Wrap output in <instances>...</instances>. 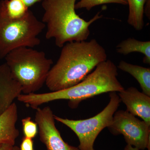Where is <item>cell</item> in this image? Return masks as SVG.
<instances>
[{
    "instance_id": "obj_1",
    "label": "cell",
    "mask_w": 150,
    "mask_h": 150,
    "mask_svg": "<svg viewBox=\"0 0 150 150\" xmlns=\"http://www.w3.org/2000/svg\"><path fill=\"white\" fill-rule=\"evenodd\" d=\"M107 58L105 49L96 39L67 43L45 83L51 92L69 88L83 80Z\"/></svg>"
},
{
    "instance_id": "obj_2",
    "label": "cell",
    "mask_w": 150,
    "mask_h": 150,
    "mask_svg": "<svg viewBox=\"0 0 150 150\" xmlns=\"http://www.w3.org/2000/svg\"><path fill=\"white\" fill-rule=\"evenodd\" d=\"M117 68L110 60L100 63L95 69L80 82L71 87L47 93L21 94L17 99L36 109L39 106L54 100H67L70 106L77 107L83 100L105 93L121 92L124 89L117 79Z\"/></svg>"
},
{
    "instance_id": "obj_3",
    "label": "cell",
    "mask_w": 150,
    "mask_h": 150,
    "mask_svg": "<svg viewBox=\"0 0 150 150\" xmlns=\"http://www.w3.org/2000/svg\"><path fill=\"white\" fill-rule=\"evenodd\" d=\"M76 0H44L42 2L44 13L42 22L47 30V39H54L56 46L62 48L65 44L86 40L90 34L89 27L101 18L99 13L88 21L77 14Z\"/></svg>"
},
{
    "instance_id": "obj_4",
    "label": "cell",
    "mask_w": 150,
    "mask_h": 150,
    "mask_svg": "<svg viewBox=\"0 0 150 150\" xmlns=\"http://www.w3.org/2000/svg\"><path fill=\"white\" fill-rule=\"evenodd\" d=\"M5 58L12 76L24 94L35 93L42 88L53 64L44 52L29 47L14 49Z\"/></svg>"
},
{
    "instance_id": "obj_5",
    "label": "cell",
    "mask_w": 150,
    "mask_h": 150,
    "mask_svg": "<svg viewBox=\"0 0 150 150\" xmlns=\"http://www.w3.org/2000/svg\"><path fill=\"white\" fill-rule=\"evenodd\" d=\"M46 27L31 11L25 16L14 21L0 20V56L4 58L20 47L33 48L40 44L38 38Z\"/></svg>"
},
{
    "instance_id": "obj_6",
    "label": "cell",
    "mask_w": 150,
    "mask_h": 150,
    "mask_svg": "<svg viewBox=\"0 0 150 150\" xmlns=\"http://www.w3.org/2000/svg\"><path fill=\"white\" fill-rule=\"evenodd\" d=\"M110 101L102 111L95 116L84 120H71L54 115L55 120L70 128L77 136L80 150H95V141L100 132L111 124L115 112L121 102L115 92L109 93Z\"/></svg>"
},
{
    "instance_id": "obj_7",
    "label": "cell",
    "mask_w": 150,
    "mask_h": 150,
    "mask_svg": "<svg viewBox=\"0 0 150 150\" xmlns=\"http://www.w3.org/2000/svg\"><path fill=\"white\" fill-rule=\"evenodd\" d=\"M108 128L113 135H123L127 144L150 150V126L127 110H117Z\"/></svg>"
},
{
    "instance_id": "obj_8",
    "label": "cell",
    "mask_w": 150,
    "mask_h": 150,
    "mask_svg": "<svg viewBox=\"0 0 150 150\" xmlns=\"http://www.w3.org/2000/svg\"><path fill=\"white\" fill-rule=\"evenodd\" d=\"M35 121L38 126L40 142L45 145L47 150H80L62 139L55 125L53 111L49 106L38 108Z\"/></svg>"
},
{
    "instance_id": "obj_9",
    "label": "cell",
    "mask_w": 150,
    "mask_h": 150,
    "mask_svg": "<svg viewBox=\"0 0 150 150\" xmlns=\"http://www.w3.org/2000/svg\"><path fill=\"white\" fill-rule=\"evenodd\" d=\"M118 96L126 105L127 111L150 126V96L134 87L119 92Z\"/></svg>"
},
{
    "instance_id": "obj_10",
    "label": "cell",
    "mask_w": 150,
    "mask_h": 150,
    "mask_svg": "<svg viewBox=\"0 0 150 150\" xmlns=\"http://www.w3.org/2000/svg\"><path fill=\"white\" fill-rule=\"evenodd\" d=\"M22 93V88L13 78L6 63L0 65V115Z\"/></svg>"
},
{
    "instance_id": "obj_11",
    "label": "cell",
    "mask_w": 150,
    "mask_h": 150,
    "mask_svg": "<svg viewBox=\"0 0 150 150\" xmlns=\"http://www.w3.org/2000/svg\"><path fill=\"white\" fill-rule=\"evenodd\" d=\"M18 118V107L13 102L0 115V144L8 143L14 146L19 132L16 124Z\"/></svg>"
},
{
    "instance_id": "obj_12",
    "label": "cell",
    "mask_w": 150,
    "mask_h": 150,
    "mask_svg": "<svg viewBox=\"0 0 150 150\" xmlns=\"http://www.w3.org/2000/svg\"><path fill=\"white\" fill-rule=\"evenodd\" d=\"M118 67L134 77L139 83L142 92L150 96V68L132 64L124 61L120 62Z\"/></svg>"
},
{
    "instance_id": "obj_13",
    "label": "cell",
    "mask_w": 150,
    "mask_h": 150,
    "mask_svg": "<svg viewBox=\"0 0 150 150\" xmlns=\"http://www.w3.org/2000/svg\"><path fill=\"white\" fill-rule=\"evenodd\" d=\"M29 11L21 0H3L0 2V20L19 19L25 16Z\"/></svg>"
},
{
    "instance_id": "obj_14",
    "label": "cell",
    "mask_w": 150,
    "mask_h": 150,
    "mask_svg": "<svg viewBox=\"0 0 150 150\" xmlns=\"http://www.w3.org/2000/svg\"><path fill=\"white\" fill-rule=\"evenodd\" d=\"M118 54L127 55L133 52H139L144 54L143 62L150 64V41H140L134 38H127L123 40L116 46Z\"/></svg>"
},
{
    "instance_id": "obj_15",
    "label": "cell",
    "mask_w": 150,
    "mask_h": 150,
    "mask_svg": "<svg viewBox=\"0 0 150 150\" xmlns=\"http://www.w3.org/2000/svg\"><path fill=\"white\" fill-rule=\"evenodd\" d=\"M129 6L127 22L137 30H141L144 26V8L146 0H127Z\"/></svg>"
},
{
    "instance_id": "obj_16",
    "label": "cell",
    "mask_w": 150,
    "mask_h": 150,
    "mask_svg": "<svg viewBox=\"0 0 150 150\" xmlns=\"http://www.w3.org/2000/svg\"><path fill=\"white\" fill-rule=\"evenodd\" d=\"M117 4L128 5L127 0H79L75 5L76 10L85 8L90 11L94 7L107 4Z\"/></svg>"
},
{
    "instance_id": "obj_17",
    "label": "cell",
    "mask_w": 150,
    "mask_h": 150,
    "mask_svg": "<svg viewBox=\"0 0 150 150\" xmlns=\"http://www.w3.org/2000/svg\"><path fill=\"white\" fill-rule=\"evenodd\" d=\"M21 121L24 137L31 139L35 138L38 132L37 123L29 116L23 118Z\"/></svg>"
},
{
    "instance_id": "obj_18",
    "label": "cell",
    "mask_w": 150,
    "mask_h": 150,
    "mask_svg": "<svg viewBox=\"0 0 150 150\" xmlns=\"http://www.w3.org/2000/svg\"><path fill=\"white\" fill-rule=\"evenodd\" d=\"M20 150H35L32 139L23 137L20 145Z\"/></svg>"
},
{
    "instance_id": "obj_19",
    "label": "cell",
    "mask_w": 150,
    "mask_h": 150,
    "mask_svg": "<svg viewBox=\"0 0 150 150\" xmlns=\"http://www.w3.org/2000/svg\"><path fill=\"white\" fill-rule=\"evenodd\" d=\"M25 5L29 8L30 7L33 6L36 3L43 1L44 0H21Z\"/></svg>"
},
{
    "instance_id": "obj_20",
    "label": "cell",
    "mask_w": 150,
    "mask_h": 150,
    "mask_svg": "<svg viewBox=\"0 0 150 150\" xmlns=\"http://www.w3.org/2000/svg\"><path fill=\"white\" fill-rule=\"evenodd\" d=\"M144 13L148 18L150 19V0H146L144 8Z\"/></svg>"
},
{
    "instance_id": "obj_21",
    "label": "cell",
    "mask_w": 150,
    "mask_h": 150,
    "mask_svg": "<svg viewBox=\"0 0 150 150\" xmlns=\"http://www.w3.org/2000/svg\"><path fill=\"white\" fill-rule=\"evenodd\" d=\"M13 145L8 143L0 144V150H12Z\"/></svg>"
},
{
    "instance_id": "obj_22",
    "label": "cell",
    "mask_w": 150,
    "mask_h": 150,
    "mask_svg": "<svg viewBox=\"0 0 150 150\" xmlns=\"http://www.w3.org/2000/svg\"><path fill=\"white\" fill-rule=\"evenodd\" d=\"M124 150H139L137 148L134 147L131 145L127 144L126 146L124 148Z\"/></svg>"
},
{
    "instance_id": "obj_23",
    "label": "cell",
    "mask_w": 150,
    "mask_h": 150,
    "mask_svg": "<svg viewBox=\"0 0 150 150\" xmlns=\"http://www.w3.org/2000/svg\"><path fill=\"white\" fill-rule=\"evenodd\" d=\"M12 150H20L19 148L17 146H14Z\"/></svg>"
},
{
    "instance_id": "obj_24",
    "label": "cell",
    "mask_w": 150,
    "mask_h": 150,
    "mask_svg": "<svg viewBox=\"0 0 150 150\" xmlns=\"http://www.w3.org/2000/svg\"><path fill=\"white\" fill-rule=\"evenodd\" d=\"M1 56H0V59H1Z\"/></svg>"
}]
</instances>
